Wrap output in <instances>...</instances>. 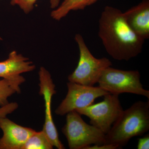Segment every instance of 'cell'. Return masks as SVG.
<instances>
[{
  "label": "cell",
  "mask_w": 149,
  "mask_h": 149,
  "mask_svg": "<svg viewBox=\"0 0 149 149\" xmlns=\"http://www.w3.org/2000/svg\"><path fill=\"white\" fill-rule=\"evenodd\" d=\"M98 36L107 53L119 61H128L139 55L145 42L129 27L123 12L109 6L101 14Z\"/></svg>",
  "instance_id": "cell-1"
},
{
  "label": "cell",
  "mask_w": 149,
  "mask_h": 149,
  "mask_svg": "<svg viewBox=\"0 0 149 149\" xmlns=\"http://www.w3.org/2000/svg\"><path fill=\"white\" fill-rule=\"evenodd\" d=\"M149 129V101H139L123 110L106 135V144L116 145L120 148L130 139L142 136Z\"/></svg>",
  "instance_id": "cell-2"
},
{
  "label": "cell",
  "mask_w": 149,
  "mask_h": 149,
  "mask_svg": "<svg viewBox=\"0 0 149 149\" xmlns=\"http://www.w3.org/2000/svg\"><path fill=\"white\" fill-rule=\"evenodd\" d=\"M74 40L79 48L80 58L77 67L68 76V80L71 83L93 86L98 83L105 70L111 66L112 63L106 57H95L80 34H76Z\"/></svg>",
  "instance_id": "cell-3"
},
{
  "label": "cell",
  "mask_w": 149,
  "mask_h": 149,
  "mask_svg": "<svg viewBox=\"0 0 149 149\" xmlns=\"http://www.w3.org/2000/svg\"><path fill=\"white\" fill-rule=\"evenodd\" d=\"M66 124L62 132L66 137L69 148L84 149L92 145L106 144V135L95 126L89 125L75 111L67 113Z\"/></svg>",
  "instance_id": "cell-4"
},
{
  "label": "cell",
  "mask_w": 149,
  "mask_h": 149,
  "mask_svg": "<svg viewBox=\"0 0 149 149\" xmlns=\"http://www.w3.org/2000/svg\"><path fill=\"white\" fill-rule=\"evenodd\" d=\"M99 87L113 94L131 93L149 98V91L143 88L138 70H124L107 68L99 79Z\"/></svg>",
  "instance_id": "cell-5"
},
{
  "label": "cell",
  "mask_w": 149,
  "mask_h": 149,
  "mask_svg": "<svg viewBox=\"0 0 149 149\" xmlns=\"http://www.w3.org/2000/svg\"><path fill=\"white\" fill-rule=\"evenodd\" d=\"M118 96L117 94H107L100 102L75 111L89 118L91 125L106 135L123 111Z\"/></svg>",
  "instance_id": "cell-6"
},
{
  "label": "cell",
  "mask_w": 149,
  "mask_h": 149,
  "mask_svg": "<svg viewBox=\"0 0 149 149\" xmlns=\"http://www.w3.org/2000/svg\"><path fill=\"white\" fill-rule=\"evenodd\" d=\"M65 98L56 109L58 115L63 116L72 111L84 108L92 104L100 97L109 94L99 87L89 86L69 82Z\"/></svg>",
  "instance_id": "cell-7"
},
{
  "label": "cell",
  "mask_w": 149,
  "mask_h": 149,
  "mask_svg": "<svg viewBox=\"0 0 149 149\" xmlns=\"http://www.w3.org/2000/svg\"><path fill=\"white\" fill-rule=\"evenodd\" d=\"M39 74L40 94L44 96L45 107V118L42 131L53 147L58 149H65L59 139L58 133L52 116L51 102L52 97L56 93L55 85L53 82L51 74L45 68H40Z\"/></svg>",
  "instance_id": "cell-8"
},
{
  "label": "cell",
  "mask_w": 149,
  "mask_h": 149,
  "mask_svg": "<svg viewBox=\"0 0 149 149\" xmlns=\"http://www.w3.org/2000/svg\"><path fill=\"white\" fill-rule=\"evenodd\" d=\"M0 128L3 136L0 138V149H22L35 130L16 124L6 117H0Z\"/></svg>",
  "instance_id": "cell-9"
},
{
  "label": "cell",
  "mask_w": 149,
  "mask_h": 149,
  "mask_svg": "<svg viewBox=\"0 0 149 149\" xmlns=\"http://www.w3.org/2000/svg\"><path fill=\"white\" fill-rule=\"evenodd\" d=\"M125 21L133 32L144 40L149 38V0H143L124 13Z\"/></svg>",
  "instance_id": "cell-10"
},
{
  "label": "cell",
  "mask_w": 149,
  "mask_h": 149,
  "mask_svg": "<svg viewBox=\"0 0 149 149\" xmlns=\"http://www.w3.org/2000/svg\"><path fill=\"white\" fill-rule=\"evenodd\" d=\"M35 68V65L29 58L13 51L9 54L7 59L0 62V77H14L33 71Z\"/></svg>",
  "instance_id": "cell-11"
},
{
  "label": "cell",
  "mask_w": 149,
  "mask_h": 149,
  "mask_svg": "<svg viewBox=\"0 0 149 149\" xmlns=\"http://www.w3.org/2000/svg\"><path fill=\"white\" fill-rule=\"evenodd\" d=\"M25 81L24 77L20 74L0 80V106L9 103V97L15 93H20V86Z\"/></svg>",
  "instance_id": "cell-12"
},
{
  "label": "cell",
  "mask_w": 149,
  "mask_h": 149,
  "mask_svg": "<svg viewBox=\"0 0 149 149\" xmlns=\"http://www.w3.org/2000/svg\"><path fill=\"white\" fill-rule=\"evenodd\" d=\"M86 0H63L60 5L51 12V16L55 20L59 21L72 10H80Z\"/></svg>",
  "instance_id": "cell-13"
},
{
  "label": "cell",
  "mask_w": 149,
  "mask_h": 149,
  "mask_svg": "<svg viewBox=\"0 0 149 149\" xmlns=\"http://www.w3.org/2000/svg\"><path fill=\"white\" fill-rule=\"evenodd\" d=\"M53 146L45 133L35 131L26 141L22 149H52Z\"/></svg>",
  "instance_id": "cell-14"
},
{
  "label": "cell",
  "mask_w": 149,
  "mask_h": 149,
  "mask_svg": "<svg viewBox=\"0 0 149 149\" xmlns=\"http://www.w3.org/2000/svg\"><path fill=\"white\" fill-rule=\"evenodd\" d=\"M38 0H11L10 4L13 6H18L26 14L32 11L34 5ZM60 0H50L51 8H56L59 5Z\"/></svg>",
  "instance_id": "cell-15"
},
{
  "label": "cell",
  "mask_w": 149,
  "mask_h": 149,
  "mask_svg": "<svg viewBox=\"0 0 149 149\" xmlns=\"http://www.w3.org/2000/svg\"><path fill=\"white\" fill-rule=\"evenodd\" d=\"M18 105L16 102L9 103L0 108V117H6L17 109Z\"/></svg>",
  "instance_id": "cell-16"
},
{
  "label": "cell",
  "mask_w": 149,
  "mask_h": 149,
  "mask_svg": "<svg viewBox=\"0 0 149 149\" xmlns=\"http://www.w3.org/2000/svg\"><path fill=\"white\" fill-rule=\"evenodd\" d=\"M119 147L113 144H104L102 145H95L93 146H88L85 147L84 149H116Z\"/></svg>",
  "instance_id": "cell-17"
},
{
  "label": "cell",
  "mask_w": 149,
  "mask_h": 149,
  "mask_svg": "<svg viewBox=\"0 0 149 149\" xmlns=\"http://www.w3.org/2000/svg\"><path fill=\"white\" fill-rule=\"evenodd\" d=\"M137 148L138 149H149V135H146L143 138L139 139Z\"/></svg>",
  "instance_id": "cell-18"
},
{
  "label": "cell",
  "mask_w": 149,
  "mask_h": 149,
  "mask_svg": "<svg viewBox=\"0 0 149 149\" xmlns=\"http://www.w3.org/2000/svg\"><path fill=\"white\" fill-rule=\"evenodd\" d=\"M98 1V0H86L85 2L83 3V4L82 5V6L80 8V10H84L86 7L92 5L93 4L97 2Z\"/></svg>",
  "instance_id": "cell-19"
},
{
  "label": "cell",
  "mask_w": 149,
  "mask_h": 149,
  "mask_svg": "<svg viewBox=\"0 0 149 149\" xmlns=\"http://www.w3.org/2000/svg\"><path fill=\"white\" fill-rule=\"evenodd\" d=\"M0 40H2V39L1 37H0Z\"/></svg>",
  "instance_id": "cell-20"
}]
</instances>
